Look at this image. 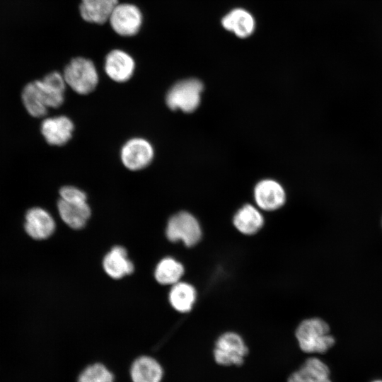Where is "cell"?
Returning a JSON list of instances; mask_svg holds the SVG:
<instances>
[{"label":"cell","instance_id":"10","mask_svg":"<svg viewBox=\"0 0 382 382\" xmlns=\"http://www.w3.org/2000/svg\"><path fill=\"white\" fill-rule=\"evenodd\" d=\"M135 63L133 58L120 50L110 51L105 59V71L113 81L122 83L133 75Z\"/></svg>","mask_w":382,"mask_h":382},{"label":"cell","instance_id":"19","mask_svg":"<svg viewBox=\"0 0 382 382\" xmlns=\"http://www.w3.org/2000/svg\"><path fill=\"white\" fill-rule=\"evenodd\" d=\"M221 23L225 29L233 32L241 38L250 35L255 28L253 17L242 8L232 10L223 18Z\"/></svg>","mask_w":382,"mask_h":382},{"label":"cell","instance_id":"16","mask_svg":"<svg viewBox=\"0 0 382 382\" xmlns=\"http://www.w3.org/2000/svg\"><path fill=\"white\" fill-rule=\"evenodd\" d=\"M117 4V0H81L79 11L86 21L103 24Z\"/></svg>","mask_w":382,"mask_h":382},{"label":"cell","instance_id":"3","mask_svg":"<svg viewBox=\"0 0 382 382\" xmlns=\"http://www.w3.org/2000/svg\"><path fill=\"white\" fill-rule=\"evenodd\" d=\"M248 348L243 337L235 332H226L216 340L213 349L215 362L222 366H241L248 355Z\"/></svg>","mask_w":382,"mask_h":382},{"label":"cell","instance_id":"6","mask_svg":"<svg viewBox=\"0 0 382 382\" xmlns=\"http://www.w3.org/2000/svg\"><path fill=\"white\" fill-rule=\"evenodd\" d=\"M154 156L149 141L143 138H132L122 146L120 158L123 165L130 170H139L148 166Z\"/></svg>","mask_w":382,"mask_h":382},{"label":"cell","instance_id":"25","mask_svg":"<svg viewBox=\"0 0 382 382\" xmlns=\"http://www.w3.org/2000/svg\"><path fill=\"white\" fill-rule=\"evenodd\" d=\"M374 382H382L381 381H376Z\"/></svg>","mask_w":382,"mask_h":382},{"label":"cell","instance_id":"20","mask_svg":"<svg viewBox=\"0 0 382 382\" xmlns=\"http://www.w3.org/2000/svg\"><path fill=\"white\" fill-rule=\"evenodd\" d=\"M41 86L45 93L49 108L60 107L64 100L66 82L63 74L52 71L40 80Z\"/></svg>","mask_w":382,"mask_h":382},{"label":"cell","instance_id":"7","mask_svg":"<svg viewBox=\"0 0 382 382\" xmlns=\"http://www.w3.org/2000/svg\"><path fill=\"white\" fill-rule=\"evenodd\" d=\"M109 21L112 28L122 36L136 35L142 23L140 10L131 4H117L112 11Z\"/></svg>","mask_w":382,"mask_h":382},{"label":"cell","instance_id":"12","mask_svg":"<svg viewBox=\"0 0 382 382\" xmlns=\"http://www.w3.org/2000/svg\"><path fill=\"white\" fill-rule=\"evenodd\" d=\"M286 382H332L328 366L316 357L308 358L287 378Z\"/></svg>","mask_w":382,"mask_h":382},{"label":"cell","instance_id":"2","mask_svg":"<svg viewBox=\"0 0 382 382\" xmlns=\"http://www.w3.org/2000/svg\"><path fill=\"white\" fill-rule=\"evenodd\" d=\"M66 83L76 93L88 94L98 85V74L93 62L83 57L73 59L64 70Z\"/></svg>","mask_w":382,"mask_h":382},{"label":"cell","instance_id":"11","mask_svg":"<svg viewBox=\"0 0 382 382\" xmlns=\"http://www.w3.org/2000/svg\"><path fill=\"white\" fill-rule=\"evenodd\" d=\"M55 224L52 216L44 209L33 207L25 214V229L33 238L42 240L54 232Z\"/></svg>","mask_w":382,"mask_h":382},{"label":"cell","instance_id":"24","mask_svg":"<svg viewBox=\"0 0 382 382\" xmlns=\"http://www.w3.org/2000/svg\"><path fill=\"white\" fill-rule=\"evenodd\" d=\"M62 199L67 202H86V195L84 192L74 186H64L59 190Z\"/></svg>","mask_w":382,"mask_h":382},{"label":"cell","instance_id":"23","mask_svg":"<svg viewBox=\"0 0 382 382\" xmlns=\"http://www.w3.org/2000/svg\"><path fill=\"white\" fill-rule=\"evenodd\" d=\"M77 382H114V376L103 364L96 363L87 366Z\"/></svg>","mask_w":382,"mask_h":382},{"label":"cell","instance_id":"8","mask_svg":"<svg viewBox=\"0 0 382 382\" xmlns=\"http://www.w3.org/2000/svg\"><path fill=\"white\" fill-rule=\"evenodd\" d=\"M254 199L260 209L270 212L279 209L284 204L286 194L279 183L267 179L255 185Z\"/></svg>","mask_w":382,"mask_h":382},{"label":"cell","instance_id":"5","mask_svg":"<svg viewBox=\"0 0 382 382\" xmlns=\"http://www.w3.org/2000/svg\"><path fill=\"white\" fill-rule=\"evenodd\" d=\"M166 236L171 242L181 241L187 247H192L201 240L202 231L197 219L187 212H180L168 220Z\"/></svg>","mask_w":382,"mask_h":382},{"label":"cell","instance_id":"18","mask_svg":"<svg viewBox=\"0 0 382 382\" xmlns=\"http://www.w3.org/2000/svg\"><path fill=\"white\" fill-rule=\"evenodd\" d=\"M163 374L159 363L147 356L137 359L130 369L132 382H161Z\"/></svg>","mask_w":382,"mask_h":382},{"label":"cell","instance_id":"17","mask_svg":"<svg viewBox=\"0 0 382 382\" xmlns=\"http://www.w3.org/2000/svg\"><path fill=\"white\" fill-rule=\"evenodd\" d=\"M105 272L114 279H120L134 271L133 263L128 259L126 250L115 246L105 256L103 262Z\"/></svg>","mask_w":382,"mask_h":382},{"label":"cell","instance_id":"21","mask_svg":"<svg viewBox=\"0 0 382 382\" xmlns=\"http://www.w3.org/2000/svg\"><path fill=\"white\" fill-rule=\"evenodd\" d=\"M197 299L195 287L187 282H178L173 284L169 293V301L173 308L178 312L190 311Z\"/></svg>","mask_w":382,"mask_h":382},{"label":"cell","instance_id":"9","mask_svg":"<svg viewBox=\"0 0 382 382\" xmlns=\"http://www.w3.org/2000/svg\"><path fill=\"white\" fill-rule=\"evenodd\" d=\"M74 128L72 121L64 115L46 118L40 126L45 141L54 146H62L67 143L72 137Z\"/></svg>","mask_w":382,"mask_h":382},{"label":"cell","instance_id":"14","mask_svg":"<svg viewBox=\"0 0 382 382\" xmlns=\"http://www.w3.org/2000/svg\"><path fill=\"white\" fill-rule=\"evenodd\" d=\"M264 222V217L260 210L250 204L239 209L233 219L235 228L245 236L256 234L263 227Z\"/></svg>","mask_w":382,"mask_h":382},{"label":"cell","instance_id":"13","mask_svg":"<svg viewBox=\"0 0 382 382\" xmlns=\"http://www.w3.org/2000/svg\"><path fill=\"white\" fill-rule=\"evenodd\" d=\"M23 104L27 112L34 117H42L47 115L48 104L46 95L40 80L26 84L21 93Z\"/></svg>","mask_w":382,"mask_h":382},{"label":"cell","instance_id":"22","mask_svg":"<svg viewBox=\"0 0 382 382\" xmlns=\"http://www.w3.org/2000/svg\"><path fill=\"white\" fill-rule=\"evenodd\" d=\"M184 274L183 265L173 257H166L157 265L155 278L161 284H175Z\"/></svg>","mask_w":382,"mask_h":382},{"label":"cell","instance_id":"1","mask_svg":"<svg viewBox=\"0 0 382 382\" xmlns=\"http://www.w3.org/2000/svg\"><path fill=\"white\" fill-rule=\"evenodd\" d=\"M295 336L300 349L306 353L323 354L335 344L329 325L319 318L301 321L296 329Z\"/></svg>","mask_w":382,"mask_h":382},{"label":"cell","instance_id":"15","mask_svg":"<svg viewBox=\"0 0 382 382\" xmlns=\"http://www.w3.org/2000/svg\"><path fill=\"white\" fill-rule=\"evenodd\" d=\"M57 208L62 219L74 229L83 228L91 216V209L86 202H67L60 199Z\"/></svg>","mask_w":382,"mask_h":382},{"label":"cell","instance_id":"4","mask_svg":"<svg viewBox=\"0 0 382 382\" xmlns=\"http://www.w3.org/2000/svg\"><path fill=\"white\" fill-rule=\"evenodd\" d=\"M203 85L196 79H188L175 83L168 91L166 103L172 110L194 111L199 105Z\"/></svg>","mask_w":382,"mask_h":382}]
</instances>
